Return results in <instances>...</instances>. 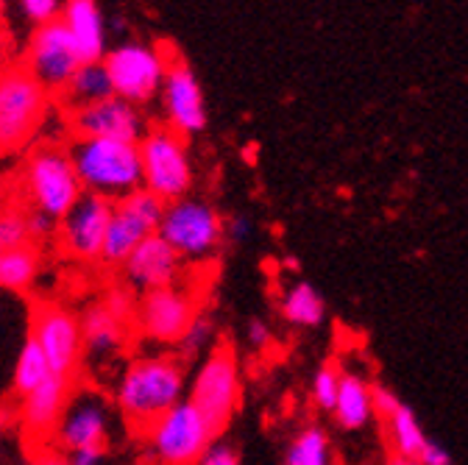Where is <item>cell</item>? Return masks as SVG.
I'll return each mask as SVG.
<instances>
[{"mask_svg": "<svg viewBox=\"0 0 468 465\" xmlns=\"http://www.w3.org/2000/svg\"><path fill=\"white\" fill-rule=\"evenodd\" d=\"M388 465H421L419 460H404V457H390Z\"/></svg>", "mask_w": 468, "mask_h": 465, "instance_id": "42", "label": "cell"}, {"mask_svg": "<svg viewBox=\"0 0 468 465\" xmlns=\"http://www.w3.org/2000/svg\"><path fill=\"white\" fill-rule=\"evenodd\" d=\"M143 159V190L156 196L162 204H173L190 196L196 170L190 159L187 137L173 132L170 126L148 129L140 140Z\"/></svg>", "mask_w": 468, "mask_h": 465, "instance_id": "4", "label": "cell"}, {"mask_svg": "<svg viewBox=\"0 0 468 465\" xmlns=\"http://www.w3.org/2000/svg\"><path fill=\"white\" fill-rule=\"evenodd\" d=\"M37 270H39V257L31 246L4 251V257H0V287L26 290L37 279Z\"/></svg>", "mask_w": 468, "mask_h": 465, "instance_id": "28", "label": "cell"}, {"mask_svg": "<svg viewBox=\"0 0 468 465\" xmlns=\"http://www.w3.org/2000/svg\"><path fill=\"white\" fill-rule=\"evenodd\" d=\"M162 109L165 121L173 132H179L182 137L201 134L207 129V100L204 90L190 70V65L179 56H173L165 87H162Z\"/></svg>", "mask_w": 468, "mask_h": 465, "instance_id": "16", "label": "cell"}, {"mask_svg": "<svg viewBox=\"0 0 468 465\" xmlns=\"http://www.w3.org/2000/svg\"><path fill=\"white\" fill-rule=\"evenodd\" d=\"M114 217V201L87 193L73 204V209L58 220V240H62L65 251L76 259H101L106 235Z\"/></svg>", "mask_w": 468, "mask_h": 465, "instance_id": "14", "label": "cell"}, {"mask_svg": "<svg viewBox=\"0 0 468 465\" xmlns=\"http://www.w3.org/2000/svg\"><path fill=\"white\" fill-rule=\"evenodd\" d=\"M201 310L190 290L185 287H167L154 290V293L140 296L137 307V329L143 337L162 343V345H179L190 326L198 321Z\"/></svg>", "mask_w": 468, "mask_h": 465, "instance_id": "13", "label": "cell"}, {"mask_svg": "<svg viewBox=\"0 0 468 465\" xmlns=\"http://www.w3.org/2000/svg\"><path fill=\"white\" fill-rule=\"evenodd\" d=\"M81 53L62 20L34 28L26 50V70L56 98L81 68Z\"/></svg>", "mask_w": 468, "mask_h": 465, "instance_id": "12", "label": "cell"}, {"mask_svg": "<svg viewBox=\"0 0 468 465\" xmlns=\"http://www.w3.org/2000/svg\"><path fill=\"white\" fill-rule=\"evenodd\" d=\"M212 340H215V321L209 318V315H198V321L190 326V332L182 337V343L176 345L179 348V360L182 363H190V360H196L201 352H207V348L212 345Z\"/></svg>", "mask_w": 468, "mask_h": 465, "instance_id": "31", "label": "cell"}, {"mask_svg": "<svg viewBox=\"0 0 468 465\" xmlns=\"http://www.w3.org/2000/svg\"><path fill=\"white\" fill-rule=\"evenodd\" d=\"M65 148L87 193L103 196L117 204L143 190L140 143L73 137Z\"/></svg>", "mask_w": 468, "mask_h": 465, "instance_id": "2", "label": "cell"}, {"mask_svg": "<svg viewBox=\"0 0 468 465\" xmlns=\"http://www.w3.org/2000/svg\"><path fill=\"white\" fill-rule=\"evenodd\" d=\"M70 465H109V449H81L68 454Z\"/></svg>", "mask_w": 468, "mask_h": 465, "instance_id": "36", "label": "cell"}, {"mask_svg": "<svg viewBox=\"0 0 468 465\" xmlns=\"http://www.w3.org/2000/svg\"><path fill=\"white\" fill-rule=\"evenodd\" d=\"M34 240L28 209L20 206H0V246L4 251L12 248H28Z\"/></svg>", "mask_w": 468, "mask_h": 465, "instance_id": "29", "label": "cell"}, {"mask_svg": "<svg viewBox=\"0 0 468 465\" xmlns=\"http://www.w3.org/2000/svg\"><path fill=\"white\" fill-rule=\"evenodd\" d=\"M282 318L292 326H321L326 318V301L310 281H296L282 296Z\"/></svg>", "mask_w": 468, "mask_h": 465, "instance_id": "24", "label": "cell"}, {"mask_svg": "<svg viewBox=\"0 0 468 465\" xmlns=\"http://www.w3.org/2000/svg\"><path fill=\"white\" fill-rule=\"evenodd\" d=\"M81 337H84V352L90 357H109L126 340V323L117 321L103 301L92 304L81 318Z\"/></svg>", "mask_w": 468, "mask_h": 465, "instance_id": "23", "label": "cell"}, {"mask_svg": "<svg viewBox=\"0 0 468 465\" xmlns=\"http://www.w3.org/2000/svg\"><path fill=\"white\" fill-rule=\"evenodd\" d=\"M126 287L134 293H154V290L179 287L185 273V257L176 251L170 243H165L159 235L148 238L121 268Z\"/></svg>", "mask_w": 468, "mask_h": 465, "instance_id": "18", "label": "cell"}, {"mask_svg": "<svg viewBox=\"0 0 468 465\" xmlns=\"http://www.w3.org/2000/svg\"><path fill=\"white\" fill-rule=\"evenodd\" d=\"M62 23L70 31L81 62L84 65H95L106 59V23H103V12L92 0H68L65 12H62Z\"/></svg>", "mask_w": 468, "mask_h": 465, "instance_id": "20", "label": "cell"}, {"mask_svg": "<svg viewBox=\"0 0 468 465\" xmlns=\"http://www.w3.org/2000/svg\"><path fill=\"white\" fill-rule=\"evenodd\" d=\"M243 382H240V365L234 357V348L229 343H218L212 352L198 363L190 387L187 401L198 407V413L212 424L218 438L231 424L234 413L240 407Z\"/></svg>", "mask_w": 468, "mask_h": 465, "instance_id": "6", "label": "cell"}, {"mask_svg": "<svg viewBox=\"0 0 468 465\" xmlns=\"http://www.w3.org/2000/svg\"><path fill=\"white\" fill-rule=\"evenodd\" d=\"M173 56L167 48L145 42H123L106 53V70L114 87V95L134 106H148L162 95Z\"/></svg>", "mask_w": 468, "mask_h": 465, "instance_id": "7", "label": "cell"}, {"mask_svg": "<svg viewBox=\"0 0 468 465\" xmlns=\"http://www.w3.org/2000/svg\"><path fill=\"white\" fill-rule=\"evenodd\" d=\"M31 465H70L68 454L58 449H42L39 454H34Z\"/></svg>", "mask_w": 468, "mask_h": 465, "instance_id": "41", "label": "cell"}, {"mask_svg": "<svg viewBox=\"0 0 468 465\" xmlns=\"http://www.w3.org/2000/svg\"><path fill=\"white\" fill-rule=\"evenodd\" d=\"M143 438L159 465H196L218 440V432L198 413V407L185 398L176 410L159 418Z\"/></svg>", "mask_w": 468, "mask_h": 465, "instance_id": "9", "label": "cell"}, {"mask_svg": "<svg viewBox=\"0 0 468 465\" xmlns=\"http://www.w3.org/2000/svg\"><path fill=\"white\" fill-rule=\"evenodd\" d=\"M23 193L31 212H39L53 223L62 220L84 196V185L68 148L39 145L23 167Z\"/></svg>", "mask_w": 468, "mask_h": 465, "instance_id": "3", "label": "cell"}, {"mask_svg": "<svg viewBox=\"0 0 468 465\" xmlns=\"http://www.w3.org/2000/svg\"><path fill=\"white\" fill-rule=\"evenodd\" d=\"M335 421L337 427L355 432L371 424L374 413V385L366 382L360 374L355 371H343L340 374V393H337V404H335Z\"/></svg>", "mask_w": 468, "mask_h": 465, "instance_id": "22", "label": "cell"}, {"mask_svg": "<svg viewBox=\"0 0 468 465\" xmlns=\"http://www.w3.org/2000/svg\"><path fill=\"white\" fill-rule=\"evenodd\" d=\"M419 462H421V465H452V454H449L443 446H438L435 440H430V443L424 446Z\"/></svg>", "mask_w": 468, "mask_h": 465, "instance_id": "39", "label": "cell"}, {"mask_svg": "<svg viewBox=\"0 0 468 465\" xmlns=\"http://www.w3.org/2000/svg\"><path fill=\"white\" fill-rule=\"evenodd\" d=\"M31 337L39 343L42 354L50 363V371L56 376H73L76 365L84 354V337H81V321L73 318L68 310L39 304L34 310V326Z\"/></svg>", "mask_w": 468, "mask_h": 465, "instance_id": "15", "label": "cell"}, {"mask_svg": "<svg viewBox=\"0 0 468 465\" xmlns=\"http://www.w3.org/2000/svg\"><path fill=\"white\" fill-rule=\"evenodd\" d=\"M70 379L53 374L45 385H39L31 396L23 398V429L31 438H50L70 401Z\"/></svg>", "mask_w": 468, "mask_h": 465, "instance_id": "19", "label": "cell"}, {"mask_svg": "<svg viewBox=\"0 0 468 465\" xmlns=\"http://www.w3.org/2000/svg\"><path fill=\"white\" fill-rule=\"evenodd\" d=\"M388 438L393 446V457H404V460H419L424 446L430 443L416 413L407 404H401L399 413L388 421Z\"/></svg>", "mask_w": 468, "mask_h": 465, "instance_id": "25", "label": "cell"}, {"mask_svg": "<svg viewBox=\"0 0 468 465\" xmlns=\"http://www.w3.org/2000/svg\"><path fill=\"white\" fill-rule=\"evenodd\" d=\"M246 337H249V343H251L254 348H268V345H271V329H268V323L260 321V318H251V321H249Z\"/></svg>", "mask_w": 468, "mask_h": 465, "instance_id": "38", "label": "cell"}, {"mask_svg": "<svg viewBox=\"0 0 468 465\" xmlns=\"http://www.w3.org/2000/svg\"><path fill=\"white\" fill-rule=\"evenodd\" d=\"M185 398V365L176 357H137L126 365L114 387V407L140 435H145Z\"/></svg>", "mask_w": 468, "mask_h": 465, "instance_id": "1", "label": "cell"}, {"mask_svg": "<svg viewBox=\"0 0 468 465\" xmlns=\"http://www.w3.org/2000/svg\"><path fill=\"white\" fill-rule=\"evenodd\" d=\"M114 427V407L112 401L92 387H79L70 393L58 427L53 432L58 451H81V449H109Z\"/></svg>", "mask_w": 468, "mask_h": 465, "instance_id": "11", "label": "cell"}, {"mask_svg": "<svg viewBox=\"0 0 468 465\" xmlns=\"http://www.w3.org/2000/svg\"><path fill=\"white\" fill-rule=\"evenodd\" d=\"M284 465H332L329 435L318 424H307L284 451Z\"/></svg>", "mask_w": 468, "mask_h": 465, "instance_id": "26", "label": "cell"}, {"mask_svg": "<svg viewBox=\"0 0 468 465\" xmlns=\"http://www.w3.org/2000/svg\"><path fill=\"white\" fill-rule=\"evenodd\" d=\"M165 204L148 190H137L114 204V217L106 235L101 262L109 268H123L129 257L154 235H159Z\"/></svg>", "mask_w": 468, "mask_h": 465, "instance_id": "10", "label": "cell"}, {"mask_svg": "<svg viewBox=\"0 0 468 465\" xmlns=\"http://www.w3.org/2000/svg\"><path fill=\"white\" fill-rule=\"evenodd\" d=\"M399 407H401V398L385 387V385H374V413L385 421H390L396 413H399Z\"/></svg>", "mask_w": 468, "mask_h": 465, "instance_id": "35", "label": "cell"}, {"mask_svg": "<svg viewBox=\"0 0 468 465\" xmlns=\"http://www.w3.org/2000/svg\"><path fill=\"white\" fill-rule=\"evenodd\" d=\"M159 238L170 243L185 259H207L226 240V220L204 198H182L165 204Z\"/></svg>", "mask_w": 468, "mask_h": 465, "instance_id": "8", "label": "cell"}, {"mask_svg": "<svg viewBox=\"0 0 468 465\" xmlns=\"http://www.w3.org/2000/svg\"><path fill=\"white\" fill-rule=\"evenodd\" d=\"M20 12L34 28H42L62 20L65 4H58V0H20Z\"/></svg>", "mask_w": 468, "mask_h": 465, "instance_id": "33", "label": "cell"}, {"mask_svg": "<svg viewBox=\"0 0 468 465\" xmlns=\"http://www.w3.org/2000/svg\"><path fill=\"white\" fill-rule=\"evenodd\" d=\"M4 9H6V6H4V4H0V15H4Z\"/></svg>", "mask_w": 468, "mask_h": 465, "instance_id": "43", "label": "cell"}, {"mask_svg": "<svg viewBox=\"0 0 468 465\" xmlns=\"http://www.w3.org/2000/svg\"><path fill=\"white\" fill-rule=\"evenodd\" d=\"M103 307L121 321V323H132V321H137V307H140V299L134 296V290L132 287H126V284H121V287H112L109 293H106V299H103Z\"/></svg>", "mask_w": 468, "mask_h": 465, "instance_id": "32", "label": "cell"}, {"mask_svg": "<svg viewBox=\"0 0 468 465\" xmlns=\"http://www.w3.org/2000/svg\"><path fill=\"white\" fill-rule=\"evenodd\" d=\"M0 257H4V246H0Z\"/></svg>", "mask_w": 468, "mask_h": 465, "instance_id": "44", "label": "cell"}, {"mask_svg": "<svg viewBox=\"0 0 468 465\" xmlns=\"http://www.w3.org/2000/svg\"><path fill=\"white\" fill-rule=\"evenodd\" d=\"M50 376H53V371H50L48 357L42 354L39 343L34 337H28V343L23 345V352L17 357V365H15V390L26 398L39 385H45Z\"/></svg>", "mask_w": 468, "mask_h": 465, "instance_id": "27", "label": "cell"}, {"mask_svg": "<svg viewBox=\"0 0 468 465\" xmlns=\"http://www.w3.org/2000/svg\"><path fill=\"white\" fill-rule=\"evenodd\" d=\"M251 231H254V223L249 217H231V220H226V238L234 240V243L249 240Z\"/></svg>", "mask_w": 468, "mask_h": 465, "instance_id": "37", "label": "cell"}, {"mask_svg": "<svg viewBox=\"0 0 468 465\" xmlns=\"http://www.w3.org/2000/svg\"><path fill=\"white\" fill-rule=\"evenodd\" d=\"M53 95L26 70V65H9L0 70V153L23 148L42 121Z\"/></svg>", "mask_w": 468, "mask_h": 465, "instance_id": "5", "label": "cell"}, {"mask_svg": "<svg viewBox=\"0 0 468 465\" xmlns=\"http://www.w3.org/2000/svg\"><path fill=\"white\" fill-rule=\"evenodd\" d=\"M196 465H243V460H240V451L238 449L218 438Z\"/></svg>", "mask_w": 468, "mask_h": 465, "instance_id": "34", "label": "cell"}, {"mask_svg": "<svg viewBox=\"0 0 468 465\" xmlns=\"http://www.w3.org/2000/svg\"><path fill=\"white\" fill-rule=\"evenodd\" d=\"M340 368L326 363L315 371L313 376V387H310V396L315 401L318 410L324 413H335V404H337V393H340Z\"/></svg>", "mask_w": 468, "mask_h": 465, "instance_id": "30", "label": "cell"}, {"mask_svg": "<svg viewBox=\"0 0 468 465\" xmlns=\"http://www.w3.org/2000/svg\"><path fill=\"white\" fill-rule=\"evenodd\" d=\"M109 98H114L109 70H106L103 62H95V65H81L76 70V76L65 84V90L58 92L53 100L70 118V114H79V111H84L90 106H98V103L109 100Z\"/></svg>", "mask_w": 468, "mask_h": 465, "instance_id": "21", "label": "cell"}, {"mask_svg": "<svg viewBox=\"0 0 468 465\" xmlns=\"http://www.w3.org/2000/svg\"><path fill=\"white\" fill-rule=\"evenodd\" d=\"M12 53H15V37H12V31L6 28V23L0 20V70H6L12 62Z\"/></svg>", "mask_w": 468, "mask_h": 465, "instance_id": "40", "label": "cell"}, {"mask_svg": "<svg viewBox=\"0 0 468 465\" xmlns=\"http://www.w3.org/2000/svg\"><path fill=\"white\" fill-rule=\"evenodd\" d=\"M73 137L84 140H123V143H140L148 134V121L140 106L123 100V98H109L98 106H90L79 114L68 118Z\"/></svg>", "mask_w": 468, "mask_h": 465, "instance_id": "17", "label": "cell"}]
</instances>
